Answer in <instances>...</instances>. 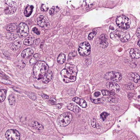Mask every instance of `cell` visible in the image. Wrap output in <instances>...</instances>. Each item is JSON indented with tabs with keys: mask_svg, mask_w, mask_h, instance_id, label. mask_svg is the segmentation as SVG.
<instances>
[{
	"mask_svg": "<svg viewBox=\"0 0 140 140\" xmlns=\"http://www.w3.org/2000/svg\"><path fill=\"white\" fill-rule=\"evenodd\" d=\"M77 71V67L74 65L66 64L65 68L60 72L64 82L68 83L75 81L76 79Z\"/></svg>",
	"mask_w": 140,
	"mask_h": 140,
	"instance_id": "cell-1",
	"label": "cell"
},
{
	"mask_svg": "<svg viewBox=\"0 0 140 140\" xmlns=\"http://www.w3.org/2000/svg\"><path fill=\"white\" fill-rule=\"evenodd\" d=\"M48 66L43 61H39L35 64L33 68L34 76L38 80L42 78L48 70Z\"/></svg>",
	"mask_w": 140,
	"mask_h": 140,
	"instance_id": "cell-2",
	"label": "cell"
},
{
	"mask_svg": "<svg viewBox=\"0 0 140 140\" xmlns=\"http://www.w3.org/2000/svg\"><path fill=\"white\" fill-rule=\"evenodd\" d=\"M72 118V115L70 113H64L60 115L58 118L57 123L61 127H65L69 124L71 122Z\"/></svg>",
	"mask_w": 140,
	"mask_h": 140,
	"instance_id": "cell-3",
	"label": "cell"
},
{
	"mask_svg": "<svg viewBox=\"0 0 140 140\" xmlns=\"http://www.w3.org/2000/svg\"><path fill=\"white\" fill-rule=\"evenodd\" d=\"M117 25L120 28L125 29L130 27L131 21L126 16L120 15L118 16L116 20Z\"/></svg>",
	"mask_w": 140,
	"mask_h": 140,
	"instance_id": "cell-4",
	"label": "cell"
},
{
	"mask_svg": "<svg viewBox=\"0 0 140 140\" xmlns=\"http://www.w3.org/2000/svg\"><path fill=\"white\" fill-rule=\"evenodd\" d=\"M78 51L80 55L82 56H88L91 52L90 44L87 42L81 43L79 45Z\"/></svg>",
	"mask_w": 140,
	"mask_h": 140,
	"instance_id": "cell-5",
	"label": "cell"
},
{
	"mask_svg": "<svg viewBox=\"0 0 140 140\" xmlns=\"http://www.w3.org/2000/svg\"><path fill=\"white\" fill-rule=\"evenodd\" d=\"M110 36L112 38L114 37L118 38L123 42H127L130 37V35L127 32L120 31L112 32L110 35Z\"/></svg>",
	"mask_w": 140,
	"mask_h": 140,
	"instance_id": "cell-6",
	"label": "cell"
},
{
	"mask_svg": "<svg viewBox=\"0 0 140 140\" xmlns=\"http://www.w3.org/2000/svg\"><path fill=\"white\" fill-rule=\"evenodd\" d=\"M6 7L4 12L7 14H12L14 13L17 9V5L15 2L12 1H6Z\"/></svg>",
	"mask_w": 140,
	"mask_h": 140,
	"instance_id": "cell-7",
	"label": "cell"
},
{
	"mask_svg": "<svg viewBox=\"0 0 140 140\" xmlns=\"http://www.w3.org/2000/svg\"><path fill=\"white\" fill-rule=\"evenodd\" d=\"M105 78L113 81H119L122 78V75L119 72L112 71L107 72L104 76Z\"/></svg>",
	"mask_w": 140,
	"mask_h": 140,
	"instance_id": "cell-8",
	"label": "cell"
},
{
	"mask_svg": "<svg viewBox=\"0 0 140 140\" xmlns=\"http://www.w3.org/2000/svg\"><path fill=\"white\" fill-rule=\"evenodd\" d=\"M5 136L8 140H20V133L14 129L7 130L5 133Z\"/></svg>",
	"mask_w": 140,
	"mask_h": 140,
	"instance_id": "cell-9",
	"label": "cell"
},
{
	"mask_svg": "<svg viewBox=\"0 0 140 140\" xmlns=\"http://www.w3.org/2000/svg\"><path fill=\"white\" fill-rule=\"evenodd\" d=\"M37 24L39 26L48 30L50 28V25L49 22L44 16L40 15L37 18Z\"/></svg>",
	"mask_w": 140,
	"mask_h": 140,
	"instance_id": "cell-10",
	"label": "cell"
},
{
	"mask_svg": "<svg viewBox=\"0 0 140 140\" xmlns=\"http://www.w3.org/2000/svg\"><path fill=\"white\" fill-rule=\"evenodd\" d=\"M19 30L21 36L26 37L28 35L29 29L27 24L23 22H21L19 25Z\"/></svg>",
	"mask_w": 140,
	"mask_h": 140,
	"instance_id": "cell-11",
	"label": "cell"
},
{
	"mask_svg": "<svg viewBox=\"0 0 140 140\" xmlns=\"http://www.w3.org/2000/svg\"><path fill=\"white\" fill-rule=\"evenodd\" d=\"M53 73L51 70H49L42 78V82L44 83H47L50 81L53 77Z\"/></svg>",
	"mask_w": 140,
	"mask_h": 140,
	"instance_id": "cell-12",
	"label": "cell"
},
{
	"mask_svg": "<svg viewBox=\"0 0 140 140\" xmlns=\"http://www.w3.org/2000/svg\"><path fill=\"white\" fill-rule=\"evenodd\" d=\"M34 53V50L32 48H28L23 50L21 55L23 58H27L33 55Z\"/></svg>",
	"mask_w": 140,
	"mask_h": 140,
	"instance_id": "cell-13",
	"label": "cell"
},
{
	"mask_svg": "<svg viewBox=\"0 0 140 140\" xmlns=\"http://www.w3.org/2000/svg\"><path fill=\"white\" fill-rule=\"evenodd\" d=\"M107 86L109 89L115 92H119L120 89L119 86L115 82H110L108 83Z\"/></svg>",
	"mask_w": 140,
	"mask_h": 140,
	"instance_id": "cell-14",
	"label": "cell"
},
{
	"mask_svg": "<svg viewBox=\"0 0 140 140\" xmlns=\"http://www.w3.org/2000/svg\"><path fill=\"white\" fill-rule=\"evenodd\" d=\"M22 45V42L20 40H16L11 44L10 47L11 49L13 51L17 50L19 49Z\"/></svg>",
	"mask_w": 140,
	"mask_h": 140,
	"instance_id": "cell-15",
	"label": "cell"
},
{
	"mask_svg": "<svg viewBox=\"0 0 140 140\" xmlns=\"http://www.w3.org/2000/svg\"><path fill=\"white\" fill-rule=\"evenodd\" d=\"M72 100L83 108H86L87 107V103L84 99L76 97L72 99Z\"/></svg>",
	"mask_w": 140,
	"mask_h": 140,
	"instance_id": "cell-16",
	"label": "cell"
},
{
	"mask_svg": "<svg viewBox=\"0 0 140 140\" xmlns=\"http://www.w3.org/2000/svg\"><path fill=\"white\" fill-rule=\"evenodd\" d=\"M130 55L132 58L139 59L140 57V51L137 48H133L130 50Z\"/></svg>",
	"mask_w": 140,
	"mask_h": 140,
	"instance_id": "cell-17",
	"label": "cell"
},
{
	"mask_svg": "<svg viewBox=\"0 0 140 140\" xmlns=\"http://www.w3.org/2000/svg\"><path fill=\"white\" fill-rule=\"evenodd\" d=\"M99 39L100 41V44L102 47L105 48L108 46V44L107 41V39L105 35L104 34L100 36Z\"/></svg>",
	"mask_w": 140,
	"mask_h": 140,
	"instance_id": "cell-18",
	"label": "cell"
},
{
	"mask_svg": "<svg viewBox=\"0 0 140 140\" xmlns=\"http://www.w3.org/2000/svg\"><path fill=\"white\" fill-rule=\"evenodd\" d=\"M129 79L135 83H137L140 80V77L138 74L136 72H131L129 74Z\"/></svg>",
	"mask_w": 140,
	"mask_h": 140,
	"instance_id": "cell-19",
	"label": "cell"
},
{
	"mask_svg": "<svg viewBox=\"0 0 140 140\" xmlns=\"http://www.w3.org/2000/svg\"><path fill=\"white\" fill-rule=\"evenodd\" d=\"M67 108L75 113H78L80 111V109L76 105L72 103H70L67 106Z\"/></svg>",
	"mask_w": 140,
	"mask_h": 140,
	"instance_id": "cell-20",
	"label": "cell"
},
{
	"mask_svg": "<svg viewBox=\"0 0 140 140\" xmlns=\"http://www.w3.org/2000/svg\"><path fill=\"white\" fill-rule=\"evenodd\" d=\"M34 7L32 5H28L27 6L24 11V14L27 17H29L31 15L33 12Z\"/></svg>",
	"mask_w": 140,
	"mask_h": 140,
	"instance_id": "cell-21",
	"label": "cell"
},
{
	"mask_svg": "<svg viewBox=\"0 0 140 140\" xmlns=\"http://www.w3.org/2000/svg\"><path fill=\"white\" fill-rule=\"evenodd\" d=\"M18 25L15 23H11L9 24L6 26V30L10 32H13L17 29Z\"/></svg>",
	"mask_w": 140,
	"mask_h": 140,
	"instance_id": "cell-22",
	"label": "cell"
},
{
	"mask_svg": "<svg viewBox=\"0 0 140 140\" xmlns=\"http://www.w3.org/2000/svg\"><path fill=\"white\" fill-rule=\"evenodd\" d=\"M32 125L33 127L37 130H42L44 128L43 126L41 124L36 121H34L32 122Z\"/></svg>",
	"mask_w": 140,
	"mask_h": 140,
	"instance_id": "cell-23",
	"label": "cell"
},
{
	"mask_svg": "<svg viewBox=\"0 0 140 140\" xmlns=\"http://www.w3.org/2000/svg\"><path fill=\"white\" fill-rule=\"evenodd\" d=\"M35 40L34 36H31L28 37L24 40V44L26 45H30L34 44Z\"/></svg>",
	"mask_w": 140,
	"mask_h": 140,
	"instance_id": "cell-24",
	"label": "cell"
},
{
	"mask_svg": "<svg viewBox=\"0 0 140 140\" xmlns=\"http://www.w3.org/2000/svg\"><path fill=\"white\" fill-rule=\"evenodd\" d=\"M6 90L2 89L0 90V101L1 102L5 100L6 97Z\"/></svg>",
	"mask_w": 140,
	"mask_h": 140,
	"instance_id": "cell-25",
	"label": "cell"
},
{
	"mask_svg": "<svg viewBox=\"0 0 140 140\" xmlns=\"http://www.w3.org/2000/svg\"><path fill=\"white\" fill-rule=\"evenodd\" d=\"M66 60V56L63 54L61 53L59 55L57 61L60 64H63Z\"/></svg>",
	"mask_w": 140,
	"mask_h": 140,
	"instance_id": "cell-26",
	"label": "cell"
},
{
	"mask_svg": "<svg viewBox=\"0 0 140 140\" xmlns=\"http://www.w3.org/2000/svg\"><path fill=\"white\" fill-rule=\"evenodd\" d=\"M91 100L93 103L95 104H103L105 102V99L104 97H102L97 99H91Z\"/></svg>",
	"mask_w": 140,
	"mask_h": 140,
	"instance_id": "cell-27",
	"label": "cell"
},
{
	"mask_svg": "<svg viewBox=\"0 0 140 140\" xmlns=\"http://www.w3.org/2000/svg\"><path fill=\"white\" fill-rule=\"evenodd\" d=\"M7 38L11 41L14 40L17 37V35L14 34L8 33L6 34Z\"/></svg>",
	"mask_w": 140,
	"mask_h": 140,
	"instance_id": "cell-28",
	"label": "cell"
},
{
	"mask_svg": "<svg viewBox=\"0 0 140 140\" xmlns=\"http://www.w3.org/2000/svg\"><path fill=\"white\" fill-rule=\"evenodd\" d=\"M101 92L104 96H111L114 95H115L114 93L112 91L106 90H102Z\"/></svg>",
	"mask_w": 140,
	"mask_h": 140,
	"instance_id": "cell-29",
	"label": "cell"
},
{
	"mask_svg": "<svg viewBox=\"0 0 140 140\" xmlns=\"http://www.w3.org/2000/svg\"><path fill=\"white\" fill-rule=\"evenodd\" d=\"M8 100L10 105H12L15 103V99L14 95H10L8 97Z\"/></svg>",
	"mask_w": 140,
	"mask_h": 140,
	"instance_id": "cell-30",
	"label": "cell"
},
{
	"mask_svg": "<svg viewBox=\"0 0 140 140\" xmlns=\"http://www.w3.org/2000/svg\"><path fill=\"white\" fill-rule=\"evenodd\" d=\"M17 65L19 68L22 69L25 67L26 64L22 61H20L17 63Z\"/></svg>",
	"mask_w": 140,
	"mask_h": 140,
	"instance_id": "cell-31",
	"label": "cell"
},
{
	"mask_svg": "<svg viewBox=\"0 0 140 140\" xmlns=\"http://www.w3.org/2000/svg\"><path fill=\"white\" fill-rule=\"evenodd\" d=\"M97 31H96L91 32L88 35V39L89 40L92 39L96 36L97 34Z\"/></svg>",
	"mask_w": 140,
	"mask_h": 140,
	"instance_id": "cell-32",
	"label": "cell"
},
{
	"mask_svg": "<svg viewBox=\"0 0 140 140\" xmlns=\"http://www.w3.org/2000/svg\"><path fill=\"white\" fill-rule=\"evenodd\" d=\"M76 55V53L75 52H72L70 53L68 56V60H70L73 59Z\"/></svg>",
	"mask_w": 140,
	"mask_h": 140,
	"instance_id": "cell-33",
	"label": "cell"
},
{
	"mask_svg": "<svg viewBox=\"0 0 140 140\" xmlns=\"http://www.w3.org/2000/svg\"><path fill=\"white\" fill-rule=\"evenodd\" d=\"M109 115L107 113L104 112L102 113L101 115V117L102 120H105L106 119L107 117Z\"/></svg>",
	"mask_w": 140,
	"mask_h": 140,
	"instance_id": "cell-34",
	"label": "cell"
},
{
	"mask_svg": "<svg viewBox=\"0 0 140 140\" xmlns=\"http://www.w3.org/2000/svg\"><path fill=\"white\" fill-rule=\"evenodd\" d=\"M28 96L29 98H30L32 100L34 101L36 99V96L32 93H28Z\"/></svg>",
	"mask_w": 140,
	"mask_h": 140,
	"instance_id": "cell-35",
	"label": "cell"
},
{
	"mask_svg": "<svg viewBox=\"0 0 140 140\" xmlns=\"http://www.w3.org/2000/svg\"><path fill=\"white\" fill-rule=\"evenodd\" d=\"M48 9V8L44 4H42L41 7V10L42 11H46Z\"/></svg>",
	"mask_w": 140,
	"mask_h": 140,
	"instance_id": "cell-36",
	"label": "cell"
},
{
	"mask_svg": "<svg viewBox=\"0 0 140 140\" xmlns=\"http://www.w3.org/2000/svg\"><path fill=\"white\" fill-rule=\"evenodd\" d=\"M37 62V60L36 58H32L30 61V63L31 65H34Z\"/></svg>",
	"mask_w": 140,
	"mask_h": 140,
	"instance_id": "cell-37",
	"label": "cell"
},
{
	"mask_svg": "<svg viewBox=\"0 0 140 140\" xmlns=\"http://www.w3.org/2000/svg\"><path fill=\"white\" fill-rule=\"evenodd\" d=\"M96 120L95 118H93L91 120V124L93 127L95 128L96 127Z\"/></svg>",
	"mask_w": 140,
	"mask_h": 140,
	"instance_id": "cell-38",
	"label": "cell"
},
{
	"mask_svg": "<svg viewBox=\"0 0 140 140\" xmlns=\"http://www.w3.org/2000/svg\"><path fill=\"white\" fill-rule=\"evenodd\" d=\"M55 7H53L51 8V9L49 10V14L50 15H52L53 14H54V13L55 11Z\"/></svg>",
	"mask_w": 140,
	"mask_h": 140,
	"instance_id": "cell-39",
	"label": "cell"
},
{
	"mask_svg": "<svg viewBox=\"0 0 140 140\" xmlns=\"http://www.w3.org/2000/svg\"><path fill=\"white\" fill-rule=\"evenodd\" d=\"M32 31H33L34 33H35L37 35H39L40 34L39 31L38 30V29L36 27L32 29Z\"/></svg>",
	"mask_w": 140,
	"mask_h": 140,
	"instance_id": "cell-40",
	"label": "cell"
},
{
	"mask_svg": "<svg viewBox=\"0 0 140 140\" xmlns=\"http://www.w3.org/2000/svg\"><path fill=\"white\" fill-rule=\"evenodd\" d=\"M48 102L49 103L53 105L55 104L56 103V100L55 99L51 98L50 99Z\"/></svg>",
	"mask_w": 140,
	"mask_h": 140,
	"instance_id": "cell-41",
	"label": "cell"
},
{
	"mask_svg": "<svg viewBox=\"0 0 140 140\" xmlns=\"http://www.w3.org/2000/svg\"><path fill=\"white\" fill-rule=\"evenodd\" d=\"M128 87L129 89L131 90H133L134 88V85L132 83L129 84Z\"/></svg>",
	"mask_w": 140,
	"mask_h": 140,
	"instance_id": "cell-42",
	"label": "cell"
},
{
	"mask_svg": "<svg viewBox=\"0 0 140 140\" xmlns=\"http://www.w3.org/2000/svg\"><path fill=\"white\" fill-rule=\"evenodd\" d=\"M41 96L42 98L44 99H48L49 98V97L46 95H45V94H42Z\"/></svg>",
	"mask_w": 140,
	"mask_h": 140,
	"instance_id": "cell-43",
	"label": "cell"
},
{
	"mask_svg": "<svg viewBox=\"0 0 140 140\" xmlns=\"http://www.w3.org/2000/svg\"><path fill=\"white\" fill-rule=\"evenodd\" d=\"M137 36L140 37V27L137 29Z\"/></svg>",
	"mask_w": 140,
	"mask_h": 140,
	"instance_id": "cell-44",
	"label": "cell"
},
{
	"mask_svg": "<svg viewBox=\"0 0 140 140\" xmlns=\"http://www.w3.org/2000/svg\"><path fill=\"white\" fill-rule=\"evenodd\" d=\"M101 93L99 91L98 92H96L95 94H94V95H95V96L96 97H98L100 95Z\"/></svg>",
	"mask_w": 140,
	"mask_h": 140,
	"instance_id": "cell-45",
	"label": "cell"
},
{
	"mask_svg": "<svg viewBox=\"0 0 140 140\" xmlns=\"http://www.w3.org/2000/svg\"><path fill=\"white\" fill-rule=\"evenodd\" d=\"M39 55L37 53L35 54L34 55V58L36 59L39 58Z\"/></svg>",
	"mask_w": 140,
	"mask_h": 140,
	"instance_id": "cell-46",
	"label": "cell"
},
{
	"mask_svg": "<svg viewBox=\"0 0 140 140\" xmlns=\"http://www.w3.org/2000/svg\"><path fill=\"white\" fill-rule=\"evenodd\" d=\"M56 107H57L58 108L60 109L61 108V106L60 104H58L56 105Z\"/></svg>",
	"mask_w": 140,
	"mask_h": 140,
	"instance_id": "cell-47",
	"label": "cell"
},
{
	"mask_svg": "<svg viewBox=\"0 0 140 140\" xmlns=\"http://www.w3.org/2000/svg\"><path fill=\"white\" fill-rule=\"evenodd\" d=\"M137 44H138V45L140 47V38Z\"/></svg>",
	"mask_w": 140,
	"mask_h": 140,
	"instance_id": "cell-48",
	"label": "cell"
}]
</instances>
